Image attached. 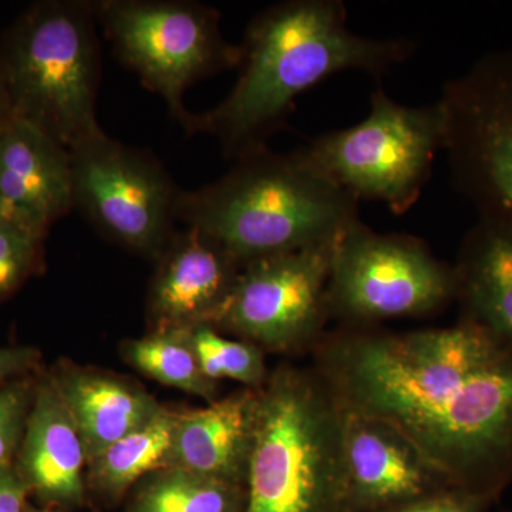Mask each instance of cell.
I'll return each mask as SVG.
<instances>
[{
	"label": "cell",
	"instance_id": "obj_1",
	"mask_svg": "<svg viewBox=\"0 0 512 512\" xmlns=\"http://www.w3.org/2000/svg\"><path fill=\"white\" fill-rule=\"evenodd\" d=\"M340 407L397 431L450 487L497 501L512 484V348L458 319L392 332L342 326L313 348Z\"/></svg>",
	"mask_w": 512,
	"mask_h": 512
},
{
	"label": "cell",
	"instance_id": "obj_2",
	"mask_svg": "<svg viewBox=\"0 0 512 512\" xmlns=\"http://www.w3.org/2000/svg\"><path fill=\"white\" fill-rule=\"evenodd\" d=\"M237 83L221 103L192 114L190 134H210L225 157L248 156L285 126L296 100L333 74L382 76L416 52L404 37L357 35L342 0H289L256 16L241 45Z\"/></svg>",
	"mask_w": 512,
	"mask_h": 512
},
{
	"label": "cell",
	"instance_id": "obj_3",
	"mask_svg": "<svg viewBox=\"0 0 512 512\" xmlns=\"http://www.w3.org/2000/svg\"><path fill=\"white\" fill-rule=\"evenodd\" d=\"M178 221L207 235L239 266L325 247L359 218V201L296 151L268 147L239 158L224 177L181 190Z\"/></svg>",
	"mask_w": 512,
	"mask_h": 512
},
{
	"label": "cell",
	"instance_id": "obj_4",
	"mask_svg": "<svg viewBox=\"0 0 512 512\" xmlns=\"http://www.w3.org/2000/svg\"><path fill=\"white\" fill-rule=\"evenodd\" d=\"M245 494L244 512H353L343 409L313 367L261 387Z\"/></svg>",
	"mask_w": 512,
	"mask_h": 512
},
{
	"label": "cell",
	"instance_id": "obj_5",
	"mask_svg": "<svg viewBox=\"0 0 512 512\" xmlns=\"http://www.w3.org/2000/svg\"><path fill=\"white\" fill-rule=\"evenodd\" d=\"M96 23L93 2L43 0L0 37V76L13 119L69 150L103 133L96 116Z\"/></svg>",
	"mask_w": 512,
	"mask_h": 512
},
{
	"label": "cell",
	"instance_id": "obj_6",
	"mask_svg": "<svg viewBox=\"0 0 512 512\" xmlns=\"http://www.w3.org/2000/svg\"><path fill=\"white\" fill-rule=\"evenodd\" d=\"M444 141L446 113L440 100L404 106L377 87L365 120L320 134L296 153L357 201L383 202L400 215L419 201Z\"/></svg>",
	"mask_w": 512,
	"mask_h": 512
},
{
	"label": "cell",
	"instance_id": "obj_7",
	"mask_svg": "<svg viewBox=\"0 0 512 512\" xmlns=\"http://www.w3.org/2000/svg\"><path fill=\"white\" fill-rule=\"evenodd\" d=\"M103 26L121 62L160 94L188 131L192 114L184 94L198 80L239 67L241 46L221 32L220 13L185 0H97Z\"/></svg>",
	"mask_w": 512,
	"mask_h": 512
},
{
	"label": "cell",
	"instance_id": "obj_8",
	"mask_svg": "<svg viewBox=\"0 0 512 512\" xmlns=\"http://www.w3.org/2000/svg\"><path fill=\"white\" fill-rule=\"evenodd\" d=\"M456 302L454 266L421 239L380 234L357 220L335 242L326 303L342 326L424 318Z\"/></svg>",
	"mask_w": 512,
	"mask_h": 512
},
{
	"label": "cell",
	"instance_id": "obj_9",
	"mask_svg": "<svg viewBox=\"0 0 512 512\" xmlns=\"http://www.w3.org/2000/svg\"><path fill=\"white\" fill-rule=\"evenodd\" d=\"M454 187L478 217L512 222V50L487 53L443 86Z\"/></svg>",
	"mask_w": 512,
	"mask_h": 512
},
{
	"label": "cell",
	"instance_id": "obj_10",
	"mask_svg": "<svg viewBox=\"0 0 512 512\" xmlns=\"http://www.w3.org/2000/svg\"><path fill=\"white\" fill-rule=\"evenodd\" d=\"M74 208L107 238L160 258L177 228L181 188L156 157L106 133L70 148Z\"/></svg>",
	"mask_w": 512,
	"mask_h": 512
},
{
	"label": "cell",
	"instance_id": "obj_11",
	"mask_svg": "<svg viewBox=\"0 0 512 512\" xmlns=\"http://www.w3.org/2000/svg\"><path fill=\"white\" fill-rule=\"evenodd\" d=\"M333 245L242 266L212 326L275 352L315 348L328 332L326 288Z\"/></svg>",
	"mask_w": 512,
	"mask_h": 512
},
{
	"label": "cell",
	"instance_id": "obj_12",
	"mask_svg": "<svg viewBox=\"0 0 512 512\" xmlns=\"http://www.w3.org/2000/svg\"><path fill=\"white\" fill-rule=\"evenodd\" d=\"M353 512H383L450 487L397 431L343 410Z\"/></svg>",
	"mask_w": 512,
	"mask_h": 512
},
{
	"label": "cell",
	"instance_id": "obj_13",
	"mask_svg": "<svg viewBox=\"0 0 512 512\" xmlns=\"http://www.w3.org/2000/svg\"><path fill=\"white\" fill-rule=\"evenodd\" d=\"M0 198L16 221L47 234L74 208L69 148L12 117L0 127Z\"/></svg>",
	"mask_w": 512,
	"mask_h": 512
},
{
	"label": "cell",
	"instance_id": "obj_14",
	"mask_svg": "<svg viewBox=\"0 0 512 512\" xmlns=\"http://www.w3.org/2000/svg\"><path fill=\"white\" fill-rule=\"evenodd\" d=\"M150 292V315L158 328L212 325L241 268L207 235L178 231L160 256Z\"/></svg>",
	"mask_w": 512,
	"mask_h": 512
},
{
	"label": "cell",
	"instance_id": "obj_15",
	"mask_svg": "<svg viewBox=\"0 0 512 512\" xmlns=\"http://www.w3.org/2000/svg\"><path fill=\"white\" fill-rule=\"evenodd\" d=\"M261 389L215 400L205 409L178 413L170 468L245 487Z\"/></svg>",
	"mask_w": 512,
	"mask_h": 512
},
{
	"label": "cell",
	"instance_id": "obj_16",
	"mask_svg": "<svg viewBox=\"0 0 512 512\" xmlns=\"http://www.w3.org/2000/svg\"><path fill=\"white\" fill-rule=\"evenodd\" d=\"M87 456L82 436L55 379L35 387L18 473L29 490L53 501H76L83 494Z\"/></svg>",
	"mask_w": 512,
	"mask_h": 512
},
{
	"label": "cell",
	"instance_id": "obj_17",
	"mask_svg": "<svg viewBox=\"0 0 512 512\" xmlns=\"http://www.w3.org/2000/svg\"><path fill=\"white\" fill-rule=\"evenodd\" d=\"M453 266L460 318L512 348V222L478 217Z\"/></svg>",
	"mask_w": 512,
	"mask_h": 512
},
{
	"label": "cell",
	"instance_id": "obj_18",
	"mask_svg": "<svg viewBox=\"0 0 512 512\" xmlns=\"http://www.w3.org/2000/svg\"><path fill=\"white\" fill-rule=\"evenodd\" d=\"M53 379L82 436L89 464L161 410L147 393L111 377L64 370Z\"/></svg>",
	"mask_w": 512,
	"mask_h": 512
},
{
	"label": "cell",
	"instance_id": "obj_19",
	"mask_svg": "<svg viewBox=\"0 0 512 512\" xmlns=\"http://www.w3.org/2000/svg\"><path fill=\"white\" fill-rule=\"evenodd\" d=\"M177 416L161 407L148 423L107 448L90 463L94 481L114 493L148 473L170 468Z\"/></svg>",
	"mask_w": 512,
	"mask_h": 512
},
{
	"label": "cell",
	"instance_id": "obj_20",
	"mask_svg": "<svg viewBox=\"0 0 512 512\" xmlns=\"http://www.w3.org/2000/svg\"><path fill=\"white\" fill-rule=\"evenodd\" d=\"M124 353L127 362L151 379L215 402L218 387L202 373L192 328H158L128 343Z\"/></svg>",
	"mask_w": 512,
	"mask_h": 512
},
{
	"label": "cell",
	"instance_id": "obj_21",
	"mask_svg": "<svg viewBox=\"0 0 512 512\" xmlns=\"http://www.w3.org/2000/svg\"><path fill=\"white\" fill-rule=\"evenodd\" d=\"M245 497L241 485L165 468L144 488L138 512H244Z\"/></svg>",
	"mask_w": 512,
	"mask_h": 512
},
{
	"label": "cell",
	"instance_id": "obj_22",
	"mask_svg": "<svg viewBox=\"0 0 512 512\" xmlns=\"http://www.w3.org/2000/svg\"><path fill=\"white\" fill-rule=\"evenodd\" d=\"M192 333L202 373L212 382L231 379L249 389L264 386L269 376L259 346L247 340L224 338L208 323L194 326Z\"/></svg>",
	"mask_w": 512,
	"mask_h": 512
},
{
	"label": "cell",
	"instance_id": "obj_23",
	"mask_svg": "<svg viewBox=\"0 0 512 512\" xmlns=\"http://www.w3.org/2000/svg\"><path fill=\"white\" fill-rule=\"evenodd\" d=\"M45 237L46 234L20 222H0V301L40 268Z\"/></svg>",
	"mask_w": 512,
	"mask_h": 512
},
{
	"label": "cell",
	"instance_id": "obj_24",
	"mask_svg": "<svg viewBox=\"0 0 512 512\" xmlns=\"http://www.w3.org/2000/svg\"><path fill=\"white\" fill-rule=\"evenodd\" d=\"M35 387L28 380H15L0 389V468L12 466L25 434Z\"/></svg>",
	"mask_w": 512,
	"mask_h": 512
},
{
	"label": "cell",
	"instance_id": "obj_25",
	"mask_svg": "<svg viewBox=\"0 0 512 512\" xmlns=\"http://www.w3.org/2000/svg\"><path fill=\"white\" fill-rule=\"evenodd\" d=\"M495 503L456 487L441 488L436 493L383 512H487Z\"/></svg>",
	"mask_w": 512,
	"mask_h": 512
},
{
	"label": "cell",
	"instance_id": "obj_26",
	"mask_svg": "<svg viewBox=\"0 0 512 512\" xmlns=\"http://www.w3.org/2000/svg\"><path fill=\"white\" fill-rule=\"evenodd\" d=\"M28 491L15 467L0 468V512H25Z\"/></svg>",
	"mask_w": 512,
	"mask_h": 512
},
{
	"label": "cell",
	"instance_id": "obj_27",
	"mask_svg": "<svg viewBox=\"0 0 512 512\" xmlns=\"http://www.w3.org/2000/svg\"><path fill=\"white\" fill-rule=\"evenodd\" d=\"M39 362L33 348H0V383L22 375Z\"/></svg>",
	"mask_w": 512,
	"mask_h": 512
},
{
	"label": "cell",
	"instance_id": "obj_28",
	"mask_svg": "<svg viewBox=\"0 0 512 512\" xmlns=\"http://www.w3.org/2000/svg\"><path fill=\"white\" fill-rule=\"evenodd\" d=\"M12 117L8 93H6L5 84H3L2 76H0V127L8 123Z\"/></svg>",
	"mask_w": 512,
	"mask_h": 512
},
{
	"label": "cell",
	"instance_id": "obj_29",
	"mask_svg": "<svg viewBox=\"0 0 512 512\" xmlns=\"http://www.w3.org/2000/svg\"><path fill=\"white\" fill-rule=\"evenodd\" d=\"M3 221H16V218L13 217V214L10 212L8 205H6L2 198H0V222Z\"/></svg>",
	"mask_w": 512,
	"mask_h": 512
},
{
	"label": "cell",
	"instance_id": "obj_30",
	"mask_svg": "<svg viewBox=\"0 0 512 512\" xmlns=\"http://www.w3.org/2000/svg\"><path fill=\"white\" fill-rule=\"evenodd\" d=\"M25 512H42V511H36V510H25Z\"/></svg>",
	"mask_w": 512,
	"mask_h": 512
}]
</instances>
